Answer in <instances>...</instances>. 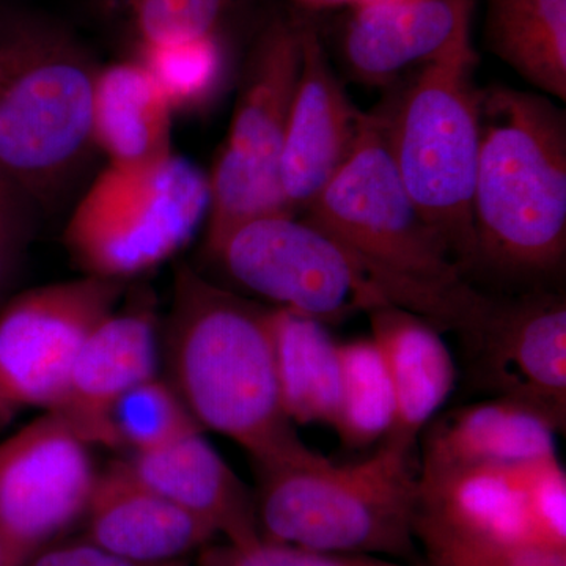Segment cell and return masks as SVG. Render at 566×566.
<instances>
[{"mask_svg": "<svg viewBox=\"0 0 566 566\" xmlns=\"http://www.w3.org/2000/svg\"><path fill=\"white\" fill-rule=\"evenodd\" d=\"M161 340L167 381L202 430L232 439L255 468L315 455L283 411L270 308L182 266Z\"/></svg>", "mask_w": 566, "mask_h": 566, "instance_id": "obj_1", "label": "cell"}, {"mask_svg": "<svg viewBox=\"0 0 566 566\" xmlns=\"http://www.w3.org/2000/svg\"><path fill=\"white\" fill-rule=\"evenodd\" d=\"M474 260L505 279L557 273L566 252V115L547 96L482 88Z\"/></svg>", "mask_w": 566, "mask_h": 566, "instance_id": "obj_2", "label": "cell"}, {"mask_svg": "<svg viewBox=\"0 0 566 566\" xmlns=\"http://www.w3.org/2000/svg\"><path fill=\"white\" fill-rule=\"evenodd\" d=\"M305 211V221L381 275L405 311L461 335L482 315L488 297L464 281L406 192L387 144L385 112L365 114L348 159Z\"/></svg>", "mask_w": 566, "mask_h": 566, "instance_id": "obj_3", "label": "cell"}, {"mask_svg": "<svg viewBox=\"0 0 566 566\" xmlns=\"http://www.w3.org/2000/svg\"><path fill=\"white\" fill-rule=\"evenodd\" d=\"M98 71L62 29L0 17V177L39 211L70 191L96 148Z\"/></svg>", "mask_w": 566, "mask_h": 566, "instance_id": "obj_4", "label": "cell"}, {"mask_svg": "<svg viewBox=\"0 0 566 566\" xmlns=\"http://www.w3.org/2000/svg\"><path fill=\"white\" fill-rule=\"evenodd\" d=\"M260 536L335 556L416 560L419 471L415 452L382 442L356 464L315 453L256 468Z\"/></svg>", "mask_w": 566, "mask_h": 566, "instance_id": "obj_5", "label": "cell"}, {"mask_svg": "<svg viewBox=\"0 0 566 566\" xmlns=\"http://www.w3.org/2000/svg\"><path fill=\"white\" fill-rule=\"evenodd\" d=\"M472 14L423 63L397 106L385 112L387 144L406 192L461 273L474 260L472 199L480 155L479 63Z\"/></svg>", "mask_w": 566, "mask_h": 566, "instance_id": "obj_6", "label": "cell"}, {"mask_svg": "<svg viewBox=\"0 0 566 566\" xmlns=\"http://www.w3.org/2000/svg\"><path fill=\"white\" fill-rule=\"evenodd\" d=\"M208 210V175L182 156L109 164L82 193L63 241L84 275L125 283L172 259L207 222Z\"/></svg>", "mask_w": 566, "mask_h": 566, "instance_id": "obj_7", "label": "cell"}, {"mask_svg": "<svg viewBox=\"0 0 566 566\" xmlns=\"http://www.w3.org/2000/svg\"><path fill=\"white\" fill-rule=\"evenodd\" d=\"M303 21H268L245 63L229 136L212 167L205 248L214 259L253 219L293 214L281 188V156L300 80Z\"/></svg>", "mask_w": 566, "mask_h": 566, "instance_id": "obj_8", "label": "cell"}, {"mask_svg": "<svg viewBox=\"0 0 566 566\" xmlns=\"http://www.w3.org/2000/svg\"><path fill=\"white\" fill-rule=\"evenodd\" d=\"M238 285L322 323L395 305L400 297L378 273L322 229L294 214L253 219L216 253Z\"/></svg>", "mask_w": 566, "mask_h": 566, "instance_id": "obj_9", "label": "cell"}, {"mask_svg": "<svg viewBox=\"0 0 566 566\" xmlns=\"http://www.w3.org/2000/svg\"><path fill=\"white\" fill-rule=\"evenodd\" d=\"M123 296L125 283L92 275L11 294L0 307V430L57 408L85 338Z\"/></svg>", "mask_w": 566, "mask_h": 566, "instance_id": "obj_10", "label": "cell"}, {"mask_svg": "<svg viewBox=\"0 0 566 566\" xmlns=\"http://www.w3.org/2000/svg\"><path fill=\"white\" fill-rule=\"evenodd\" d=\"M91 449L52 411L0 442V538L25 564L84 517L99 472Z\"/></svg>", "mask_w": 566, "mask_h": 566, "instance_id": "obj_11", "label": "cell"}, {"mask_svg": "<svg viewBox=\"0 0 566 566\" xmlns=\"http://www.w3.org/2000/svg\"><path fill=\"white\" fill-rule=\"evenodd\" d=\"M476 382L566 422V304L556 293L488 301L474 329L464 335Z\"/></svg>", "mask_w": 566, "mask_h": 566, "instance_id": "obj_12", "label": "cell"}, {"mask_svg": "<svg viewBox=\"0 0 566 566\" xmlns=\"http://www.w3.org/2000/svg\"><path fill=\"white\" fill-rule=\"evenodd\" d=\"M159 353L161 334L150 294L122 297L85 338L52 412L88 446L115 449L112 409L133 387L158 375Z\"/></svg>", "mask_w": 566, "mask_h": 566, "instance_id": "obj_13", "label": "cell"}, {"mask_svg": "<svg viewBox=\"0 0 566 566\" xmlns=\"http://www.w3.org/2000/svg\"><path fill=\"white\" fill-rule=\"evenodd\" d=\"M303 59L281 156V188L286 207L305 210L348 159L363 128L356 109L335 77L322 36L301 28Z\"/></svg>", "mask_w": 566, "mask_h": 566, "instance_id": "obj_14", "label": "cell"}, {"mask_svg": "<svg viewBox=\"0 0 566 566\" xmlns=\"http://www.w3.org/2000/svg\"><path fill=\"white\" fill-rule=\"evenodd\" d=\"M532 461L419 474L417 542L439 539L485 547L538 546L528 505Z\"/></svg>", "mask_w": 566, "mask_h": 566, "instance_id": "obj_15", "label": "cell"}, {"mask_svg": "<svg viewBox=\"0 0 566 566\" xmlns=\"http://www.w3.org/2000/svg\"><path fill=\"white\" fill-rule=\"evenodd\" d=\"M84 535L104 553L145 566L186 562L214 539V531L134 474L126 460L98 472L84 517Z\"/></svg>", "mask_w": 566, "mask_h": 566, "instance_id": "obj_16", "label": "cell"}, {"mask_svg": "<svg viewBox=\"0 0 566 566\" xmlns=\"http://www.w3.org/2000/svg\"><path fill=\"white\" fill-rule=\"evenodd\" d=\"M126 461L148 486L199 517L226 542L262 538L255 494L205 439L202 428L186 431L151 452L134 453Z\"/></svg>", "mask_w": 566, "mask_h": 566, "instance_id": "obj_17", "label": "cell"}, {"mask_svg": "<svg viewBox=\"0 0 566 566\" xmlns=\"http://www.w3.org/2000/svg\"><path fill=\"white\" fill-rule=\"evenodd\" d=\"M557 431L549 417L510 398L461 406L424 428L419 474L556 455Z\"/></svg>", "mask_w": 566, "mask_h": 566, "instance_id": "obj_18", "label": "cell"}, {"mask_svg": "<svg viewBox=\"0 0 566 566\" xmlns=\"http://www.w3.org/2000/svg\"><path fill=\"white\" fill-rule=\"evenodd\" d=\"M367 315L395 395V420L385 441L415 452L424 428L453 392L455 360L441 331L422 316L395 305Z\"/></svg>", "mask_w": 566, "mask_h": 566, "instance_id": "obj_19", "label": "cell"}, {"mask_svg": "<svg viewBox=\"0 0 566 566\" xmlns=\"http://www.w3.org/2000/svg\"><path fill=\"white\" fill-rule=\"evenodd\" d=\"M472 9V0L357 3L342 36L345 61L360 81L385 84L439 54Z\"/></svg>", "mask_w": 566, "mask_h": 566, "instance_id": "obj_20", "label": "cell"}, {"mask_svg": "<svg viewBox=\"0 0 566 566\" xmlns=\"http://www.w3.org/2000/svg\"><path fill=\"white\" fill-rule=\"evenodd\" d=\"M172 107L139 61L98 71L93 139L111 166L137 167L169 156Z\"/></svg>", "mask_w": 566, "mask_h": 566, "instance_id": "obj_21", "label": "cell"}, {"mask_svg": "<svg viewBox=\"0 0 566 566\" xmlns=\"http://www.w3.org/2000/svg\"><path fill=\"white\" fill-rule=\"evenodd\" d=\"M275 375L294 424L334 427L340 400V344L324 323L292 308H270Z\"/></svg>", "mask_w": 566, "mask_h": 566, "instance_id": "obj_22", "label": "cell"}, {"mask_svg": "<svg viewBox=\"0 0 566 566\" xmlns=\"http://www.w3.org/2000/svg\"><path fill=\"white\" fill-rule=\"evenodd\" d=\"M488 50L528 84L566 99V0H488Z\"/></svg>", "mask_w": 566, "mask_h": 566, "instance_id": "obj_23", "label": "cell"}, {"mask_svg": "<svg viewBox=\"0 0 566 566\" xmlns=\"http://www.w3.org/2000/svg\"><path fill=\"white\" fill-rule=\"evenodd\" d=\"M340 400L333 428L342 444L364 449L385 439L392 428V381L371 335L340 344Z\"/></svg>", "mask_w": 566, "mask_h": 566, "instance_id": "obj_24", "label": "cell"}, {"mask_svg": "<svg viewBox=\"0 0 566 566\" xmlns=\"http://www.w3.org/2000/svg\"><path fill=\"white\" fill-rule=\"evenodd\" d=\"M139 62L158 82L172 111L202 106L226 71L221 33L177 43L140 46Z\"/></svg>", "mask_w": 566, "mask_h": 566, "instance_id": "obj_25", "label": "cell"}, {"mask_svg": "<svg viewBox=\"0 0 566 566\" xmlns=\"http://www.w3.org/2000/svg\"><path fill=\"white\" fill-rule=\"evenodd\" d=\"M115 449L151 452L200 428L174 386L156 375L123 395L111 415Z\"/></svg>", "mask_w": 566, "mask_h": 566, "instance_id": "obj_26", "label": "cell"}, {"mask_svg": "<svg viewBox=\"0 0 566 566\" xmlns=\"http://www.w3.org/2000/svg\"><path fill=\"white\" fill-rule=\"evenodd\" d=\"M234 0H125L140 46L219 35Z\"/></svg>", "mask_w": 566, "mask_h": 566, "instance_id": "obj_27", "label": "cell"}, {"mask_svg": "<svg viewBox=\"0 0 566 566\" xmlns=\"http://www.w3.org/2000/svg\"><path fill=\"white\" fill-rule=\"evenodd\" d=\"M528 505L536 545L566 551V474L557 453L532 461Z\"/></svg>", "mask_w": 566, "mask_h": 566, "instance_id": "obj_28", "label": "cell"}, {"mask_svg": "<svg viewBox=\"0 0 566 566\" xmlns=\"http://www.w3.org/2000/svg\"><path fill=\"white\" fill-rule=\"evenodd\" d=\"M197 566H356V556H335L259 538L251 543H210Z\"/></svg>", "mask_w": 566, "mask_h": 566, "instance_id": "obj_29", "label": "cell"}, {"mask_svg": "<svg viewBox=\"0 0 566 566\" xmlns=\"http://www.w3.org/2000/svg\"><path fill=\"white\" fill-rule=\"evenodd\" d=\"M31 200L0 177V307L13 294L35 229Z\"/></svg>", "mask_w": 566, "mask_h": 566, "instance_id": "obj_30", "label": "cell"}, {"mask_svg": "<svg viewBox=\"0 0 566 566\" xmlns=\"http://www.w3.org/2000/svg\"><path fill=\"white\" fill-rule=\"evenodd\" d=\"M433 566H566V551L538 546L485 547L424 539Z\"/></svg>", "mask_w": 566, "mask_h": 566, "instance_id": "obj_31", "label": "cell"}, {"mask_svg": "<svg viewBox=\"0 0 566 566\" xmlns=\"http://www.w3.org/2000/svg\"><path fill=\"white\" fill-rule=\"evenodd\" d=\"M188 562L161 566H185ZM25 566H145L129 564L120 558L104 553L99 547L93 546L87 539H73V542H57L44 547Z\"/></svg>", "mask_w": 566, "mask_h": 566, "instance_id": "obj_32", "label": "cell"}, {"mask_svg": "<svg viewBox=\"0 0 566 566\" xmlns=\"http://www.w3.org/2000/svg\"><path fill=\"white\" fill-rule=\"evenodd\" d=\"M300 6L311 10L333 9V7L349 6L354 7L363 0H296Z\"/></svg>", "mask_w": 566, "mask_h": 566, "instance_id": "obj_33", "label": "cell"}, {"mask_svg": "<svg viewBox=\"0 0 566 566\" xmlns=\"http://www.w3.org/2000/svg\"><path fill=\"white\" fill-rule=\"evenodd\" d=\"M24 560L18 557L13 551L10 549L9 545L0 538V566H25Z\"/></svg>", "mask_w": 566, "mask_h": 566, "instance_id": "obj_34", "label": "cell"}, {"mask_svg": "<svg viewBox=\"0 0 566 566\" xmlns=\"http://www.w3.org/2000/svg\"><path fill=\"white\" fill-rule=\"evenodd\" d=\"M356 566H405L394 564V562L385 560V558L370 556H356Z\"/></svg>", "mask_w": 566, "mask_h": 566, "instance_id": "obj_35", "label": "cell"}, {"mask_svg": "<svg viewBox=\"0 0 566 566\" xmlns=\"http://www.w3.org/2000/svg\"><path fill=\"white\" fill-rule=\"evenodd\" d=\"M405 2V0H363V2Z\"/></svg>", "mask_w": 566, "mask_h": 566, "instance_id": "obj_36", "label": "cell"}, {"mask_svg": "<svg viewBox=\"0 0 566 566\" xmlns=\"http://www.w3.org/2000/svg\"><path fill=\"white\" fill-rule=\"evenodd\" d=\"M185 566H189L188 564H186Z\"/></svg>", "mask_w": 566, "mask_h": 566, "instance_id": "obj_37", "label": "cell"}]
</instances>
